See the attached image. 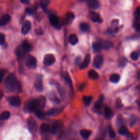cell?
Returning a JSON list of instances; mask_svg holds the SVG:
<instances>
[{"label": "cell", "mask_w": 140, "mask_h": 140, "mask_svg": "<svg viewBox=\"0 0 140 140\" xmlns=\"http://www.w3.org/2000/svg\"><path fill=\"white\" fill-rule=\"evenodd\" d=\"M40 129L42 133H47L50 131V127L47 124H42L40 126Z\"/></svg>", "instance_id": "d4e9b609"}, {"label": "cell", "mask_w": 140, "mask_h": 140, "mask_svg": "<svg viewBox=\"0 0 140 140\" xmlns=\"http://www.w3.org/2000/svg\"><path fill=\"white\" fill-rule=\"evenodd\" d=\"M35 113L37 115V117H38L40 119H43L46 115V114L44 113L42 109H40L36 111V112H35Z\"/></svg>", "instance_id": "4dcf8cb0"}, {"label": "cell", "mask_w": 140, "mask_h": 140, "mask_svg": "<svg viewBox=\"0 0 140 140\" xmlns=\"http://www.w3.org/2000/svg\"><path fill=\"white\" fill-rule=\"evenodd\" d=\"M21 2L25 4H28L29 3H30V1L29 0H20Z\"/></svg>", "instance_id": "f6af8a7d"}, {"label": "cell", "mask_w": 140, "mask_h": 140, "mask_svg": "<svg viewBox=\"0 0 140 140\" xmlns=\"http://www.w3.org/2000/svg\"><path fill=\"white\" fill-rule=\"evenodd\" d=\"M134 17H135L136 20L139 21L140 20V9L139 8H137L133 13Z\"/></svg>", "instance_id": "d590c367"}, {"label": "cell", "mask_w": 140, "mask_h": 140, "mask_svg": "<svg viewBox=\"0 0 140 140\" xmlns=\"http://www.w3.org/2000/svg\"><path fill=\"white\" fill-rule=\"evenodd\" d=\"M8 101L10 105L15 107H18L20 106L21 101L19 96L17 95H12L8 98Z\"/></svg>", "instance_id": "3957f363"}, {"label": "cell", "mask_w": 140, "mask_h": 140, "mask_svg": "<svg viewBox=\"0 0 140 140\" xmlns=\"http://www.w3.org/2000/svg\"><path fill=\"white\" fill-rule=\"evenodd\" d=\"M93 100V98L91 96H84L83 97V101L84 104L85 106H87L90 104L92 101Z\"/></svg>", "instance_id": "f1b7e54d"}, {"label": "cell", "mask_w": 140, "mask_h": 140, "mask_svg": "<svg viewBox=\"0 0 140 140\" xmlns=\"http://www.w3.org/2000/svg\"><path fill=\"white\" fill-rule=\"evenodd\" d=\"M46 99L43 96H41L37 99H33L27 102L25 106V110L28 112H36V111L42 109L45 105Z\"/></svg>", "instance_id": "7a4b0ae2"}, {"label": "cell", "mask_w": 140, "mask_h": 140, "mask_svg": "<svg viewBox=\"0 0 140 140\" xmlns=\"http://www.w3.org/2000/svg\"><path fill=\"white\" fill-rule=\"evenodd\" d=\"M5 43V36L3 33H0V45H3Z\"/></svg>", "instance_id": "f35d334b"}, {"label": "cell", "mask_w": 140, "mask_h": 140, "mask_svg": "<svg viewBox=\"0 0 140 140\" xmlns=\"http://www.w3.org/2000/svg\"><path fill=\"white\" fill-rule=\"evenodd\" d=\"M10 113L9 111H4L0 115V120H5L8 119L10 117Z\"/></svg>", "instance_id": "f546056e"}, {"label": "cell", "mask_w": 140, "mask_h": 140, "mask_svg": "<svg viewBox=\"0 0 140 140\" xmlns=\"http://www.w3.org/2000/svg\"><path fill=\"white\" fill-rule=\"evenodd\" d=\"M35 87L36 90L38 92H42L43 90V86L41 76H38L35 82Z\"/></svg>", "instance_id": "9c48e42d"}, {"label": "cell", "mask_w": 140, "mask_h": 140, "mask_svg": "<svg viewBox=\"0 0 140 140\" xmlns=\"http://www.w3.org/2000/svg\"><path fill=\"white\" fill-rule=\"evenodd\" d=\"M36 10V8H27L26 11L28 13V14H32L33 13H34V12H35Z\"/></svg>", "instance_id": "b9f144b4"}, {"label": "cell", "mask_w": 140, "mask_h": 140, "mask_svg": "<svg viewBox=\"0 0 140 140\" xmlns=\"http://www.w3.org/2000/svg\"><path fill=\"white\" fill-rule=\"evenodd\" d=\"M81 58L80 57L76 58L75 60V64L76 65H79L81 64Z\"/></svg>", "instance_id": "ee69618b"}, {"label": "cell", "mask_w": 140, "mask_h": 140, "mask_svg": "<svg viewBox=\"0 0 140 140\" xmlns=\"http://www.w3.org/2000/svg\"><path fill=\"white\" fill-rule=\"evenodd\" d=\"M89 7L94 9H97L100 7V3L98 0H90L88 3Z\"/></svg>", "instance_id": "e0dca14e"}, {"label": "cell", "mask_w": 140, "mask_h": 140, "mask_svg": "<svg viewBox=\"0 0 140 140\" xmlns=\"http://www.w3.org/2000/svg\"><path fill=\"white\" fill-rule=\"evenodd\" d=\"M109 136L111 138H114L116 136V133L115 132L112 130H111L109 131Z\"/></svg>", "instance_id": "60d3db41"}, {"label": "cell", "mask_w": 140, "mask_h": 140, "mask_svg": "<svg viewBox=\"0 0 140 140\" xmlns=\"http://www.w3.org/2000/svg\"><path fill=\"white\" fill-rule=\"evenodd\" d=\"M31 29V24L30 21L26 20L23 23L21 28V32L23 35H26L29 33Z\"/></svg>", "instance_id": "ba28073f"}, {"label": "cell", "mask_w": 140, "mask_h": 140, "mask_svg": "<svg viewBox=\"0 0 140 140\" xmlns=\"http://www.w3.org/2000/svg\"><path fill=\"white\" fill-rule=\"evenodd\" d=\"M15 54L19 58L23 57V56L26 54V53L24 52V50H23V48L21 47V46L20 47H18V48H16V49L15 50Z\"/></svg>", "instance_id": "7402d4cb"}, {"label": "cell", "mask_w": 140, "mask_h": 140, "mask_svg": "<svg viewBox=\"0 0 140 140\" xmlns=\"http://www.w3.org/2000/svg\"><path fill=\"white\" fill-rule=\"evenodd\" d=\"M120 76L117 74L112 75L110 77V81L112 83H118L119 81Z\"/></svg>", "instance_id": "83f0119b"}, {"label": "cell", "mask_w": 140, "mask_h": 140, "mask_svg": "<svg viewBox=\"0 0 140 140\" xmlns=\"http://www.w3.org/2000/svg\"><path fill=\"white\" fill-rule=\"evenodd\" d=\"M68 41L71 45L75 46L78 42V39L75 34H71L69 37Z\"/></svg>", "instance_id": "d6986e66"}, {"label": "cell", "mask_w": 140, "mask_h": 140, "mask_svg": "<svg viewBox=\"0 0 140 140\" xmlns=\"http://www.w3.org/2000/svg\"><path fill=\"white\" fill-rule=\"evenodd\" d=\"M81 136L84 139H87L92 135V131L87 129H83L80 131Z\"/></svg>", "instance_id": "ffe728a7"}, {"label": "cell", "mask_w": 140, "mask_h": 140, "mask_svg": "<svg viewBox=\"0 0 140 140\" xmlns=\"http://www.w3.org/2000/svg\"><path fill=\"white\" fill-rule=\"evenodd\" d=\"M138 76L139 77H140V71H139V72H138Z\"/></svg>", "instance_id": "7dc6e473"}, {"label": "cell", "mask_w": 140, "mask_h": 140, "mask_svg": "<svg viewBox=\"0 0 140 140\" xmlns=\"http://www.w3.org/2000/svg\"><path fill=\"white\" fill-rule=\"evenodd\" d=\"M93 49L95 52H99L102 49V46L100 42H95L93 44Z\"/></svg>", "instance_id": "4316f807"}, {"label": "cell", "mask_w": 140, "mask_h": 140, "mask_svg": "<svg viewBox=\"0 0 140 140\" xmlns=\"http://www.w3.org/2000/svg\"><path fill=\"white\" fill-rule=\"evenodd\" d=\"M27 125L30 131L32 132L35 133L37 131L38 125L36 121L32 117L29 118L27 120Z\"/></svg>", "instance_id": "5b68a950"}, {"label": "cell", "mask_w": 140, "mask_h": 140, "mask_svg": "<svg viewBox=\"0 0 140 140\" xmlns=\"http://www.w3.org/2000/svg\"><path fill=\"white\" fill-rule=\"evenodd\" d=\"M99 42L101 44V45L102 49H104L106 50L109 49L112 46V43L109 41L101 40L99 41Z\"/></svg>", "instance_id": "9a60e30c"}, {"label": "cell", "mask_w": 140, "mask_h": 140, "mask_svg": "<svg viewBox=\"0 0 140 140\" xmlns=\"http://www.w3.org/2000/svg\"><path fill=\"white\" fill-rule=\"evenodd\" d=\"M50 23L54 26H57L59 24V19L57 15H52L49 18Z\"/></svg>", "instance_id": "ac0fdd59"}, {"label": "cell", "mask_w": 140, "mask_h": 140, "mask_svg": "<svg viewBox=\"0 0 140 140\" xmlns=\"http://www.w3.org/2000/svg\"><path fill=\"white\" fill-rule=\"evenodd\" d=\"M50 99H51L52 101H53V102H60V101L59 100V99L57 98V97H56V96H55V95H54V96H51V97H50Z\"/></svg>", "instance_id": "7bdbcfd3"}, {"label": "cell", "mask_w": 140, "mask_h": 140, "mask_svg": "<svg viewBox=\"0 0 140 140\" xmlns=\"http://www.w3.org/2000/svg\"><path fill=\"white\" fill-rule=\"evenodd\" d=\"M80 28L82 31L86 32L89 30V25L86 23H82L80 24Z\"/></svg>", "instance_id": "836d02e7"}, {"label": "cell", "mask_w": 140, "mask_h": 140, "mask_svg": "<svg viewBox=\"0 0 140 140\" xmlns=\"http://www.w3.org/2000/svg\"><path fill=\"white\" fill-rule=\"evenodd\" d=\"M119 133L120 134V135H126V134L128 132V130L127 129V128L124 126H121L120 129L118 131Z\"/></svg>", "instance_id": "e575fe53"}, {"label": "cell", "mask_w": 140, "mask_h": 140, "mask_svg": "<svg viewBox=\"0 0 140 140\" xmlns=\"http://www.w3.org/2000/svg\"><path fill=\"white\" fill-rule=\"evenodd\" d=\"M50 3V0H40V4L42 9L44 10H47Z\"/></svg>", "instance_id": "484cf974"}, {"label": "cell", "mask_w": 140, "mask_h": 140, "mask_svg": "<svg viewBox=\"0 0 140 140\" xmlns=\"http://www.w3.org/2000/svg\"><path fill=\"white\" fill-rule=\"evenodd\" d=\"M11 20L10 16L8 14H4L0 18V26H3L7 25Z\"/></svg>", "instance_id": "7c38bea8"}, {"label": "cell", "mask_w": 140, "mask_h": 140, "mask_svg": "<svg viewBox=\"0 0 140 140\" xmlns=\"http://www.w3.org/2000/svg\"><path fill=\"white\" fill-rule=\"evenodd\" d=\"M133 27L135 28V29L137 32H140V22H138V21H135V23H133Z\"/></svg>", "instance_id": "74e56055"}, {"label": "cell", "mask_w": 140, "mask_h": 140, "mask_svg": "<svg viewBox=\"0 0 140 140\" xmlns=\"http://www.w3.org/2000/svg\"><path fill=\"white\" fill-rule=\"evenodd\" d=\"M130 58L132 60L136 61L139 58V54H138V53L137 52H133L132 53H131V54L130 55Z\"/></svg>", "instance_id": "8d00e7d4"}, {"label": "cell", "mask_w": 140, "mask_h": 140, "mask_svg": "<svg viewBox=\"0 0 140 140\" xmlns=\"http://www.w3.org/2000/svg\"><path fill=\"white\" fill-rule=\"evenodd\" d=\"M21 47L23 48V50H24V52L26 53H29L31 50L32 46L30 43V42H29L27 41H24L23 42V43H22Z\"/></svg>", "instance_id": "2e32d148"}, {"label": "cell", "mask_w": 140, "mask_h": 140, "mask_svg": "<svg viewBox=\"0 0 140 140\" xmlns=\"http://www.w3.org/2000/svg\"><path fill=\"white\" fill-rule=\"evenodd\" d=\"M88 76L92 80H96L99 77V74H98V72L96 71H95V70H90L88 72Z\"/></svg>", "instance_id": "cb8c5ba5"}, {"label": "cell", "mask_w": 140, "mask_h": 140, "mask_svg": "<svg viewBox=\"0 0 140 140\" xmlns=\"http://www.w3.org/2000/svg\"><path fill=\"white\" fill-rule=\"evenodd\" d=\"M60 129V125L59 123H55L54 124L52 127V130H51V132L53 134H56L58 131H59V130Z\"/></svg>", "instance_id": "d6a6232c"}, {"label": "cell", "mask_w": 140, "mask_h": 140, "mask_svg": "<svg viewBox=\"0 0 140 140\" xmlns=\"http://www.w3.org/2000/svg\"><path fill=\"white\" fill-rule=\"evenodd\" d=\"M26 65L29 69H35L37 66L36 58L31 55H29L26 59Z\"/></svg>", "instance_id": "277c9868"}, {"label": "cell", "mask_w": 140, "mask_h": 140, "mask_svg": "<svg viewBox=\"0 0 140 140\" xmlns=\"http://www.w3.org/2000/svg\"><path fill=\"white\" fill-rule=\"evenodd\" d=\"M4 87L9 92L14 93L21 92L20 84L14 74H11L8 76L4 82Z\"/></svg>", "instance_id": "6da1fadb"}, {"label": "cell", "mask_w": 140, "mask_h": 140, "mask_svg": "<svg viewBox=\"0 0 140 140\" xmlns=\"http://www.w3.org/2000/svg\"><path fill=\"white\" fill-rule=\"evenodd\" d=\"M90 60H91L90 55L89 54L87 55L84 60L83 62L82 63H81L80 65V69L82 70L86 69L88 66L89 63H90Z\"/></svg>", "instance_id": "5bb4252c"}, {"label": "cell", "mask_w": 140, "mask_h": 140, "mask_svg": "<svg viewBox=\"0 0 140 140\" xmlns=\"http://www.w3.org/2000/svg\"><path fill=\"white\" fill-rule=\"evenodd\" d=\"M113 112L109 108H106L105 110V115L106 119H110L113 116Z\"/></svg>", "instance_id": "603a6c76"}, {"label": "cell", "mask_w": 140, "mask_h": 140, "mask_svg": "<svg viewBox=\"0 0 140 140\" xmlns=\"http://www.w3.org/2000/svg\"><path fill=\"white\" fill-rule=\"evenodd\" d=\"M63 107L60 108H53L51 109H49L47 112V114L50 116H56L59 115L63 111Z\"/></svg>", "instance_id": "30bf717a"}, {"label": "cell", "mask_w": 140, "mask_h": 140, "mask_svg": "<svg viewBox=\"0 0 140 140\" xmlns=\"http://www.w3.org/2000/svg\"><path fill=\"white\" fill-rule=\"evenodd\" d=\"M104 63V58L101 55H96L93 61L94 66L96 69H100Z\"/></svg>", "instance_id": "52a82bcc"}, {"label": "cell", "mask_w": 140, "mask_h": 140, "mask_svg": "<svg viewBox=\"0 0 140 140\" xmlns=\"http://www.w3.org/2000/svg\"><path fill=\"white\" fill-rule=\"evenodd\" d=\"M3 96V93L2 91L0 90V99H1Z\"/></svg>", "instance_id": "bcb514c9"}, {"label": "cell", "mask_w": 140, "mask_h": 140, "mask_svg": "<svg viewBox=\"0 0 140 140\" xmlns=\"http://www.w3.org/2000/svg\"><path fill=\"white\" fill-rule=\"evenodd\" d=\"M5 70H0V83H1L3 80V78L5 75Z\"/></svg>", "instance_id": "ab89813d"}, {"label": "cell", "mask_w": 140, "mask_h": 140, "mask_svg": "<svg viewBox=\"0 0 140 140\" xmlns=\"http://www.w3.org/2000/svg\"><path fill=\"white\" fill-rule=\"evenodd\" d=\"M102 101L99 100L98 102L95 104L94 108L96 112H100L102 108Z\"/></svg>", "instance_id": "1f68e13d"}, {"label": "cell", "mask_w": 140, "mask_h": 140, "mask_svg": "<svg viewBox=\"0 0 140 140\" xmlns=\"http://www.w3.org/2000/svg\"><path fill=\"white\" fill-rule=\"evenodd\" d=\"M55 61V58L53 54H46L44 57L43 64L45 66H49L52 65Z\"/></svg>", "instance_id": "8992f818"}, {"label": "cell", "mask_w": 140, "mask_h": 140, "mask_svg": "<svg viewBox=\"0 0 140 140\" xmlns=\"http://www.w3.org/2000/svg\"><path fill=\"white\" fill-rule=\"evenodd\" d=\"M90 18H91V20L93 21V22H95V23H101L102 22V19L101 18L100 15L96 13V12H90Z\"/></svg>", "instance_id": "8fae6325"}, {"label": "cell", "mask_w": 140, "mask_h": 140, "mask_svg": "<svg viewBox=\"0 0 140 140\" xmlns=\"http://www.w3.org/2000/svg\"><path fill=\"white\" fill-rule=\"evenodd\" d=\"M62 76H63L64 79L65 80V81H66V82L68 83V84L70 87V88L71 89H72V83L71 78H70L68 73L66 72H63V74H62Z\"/></svg>", "instance_id": "44dd1931"}, {"label": "cell", "mask_w": 140, "mask_h": 140, "mask_svg": "<svg viewBox=\"0 0 140 140\" xmlns=\"http://www.w3.org/2000/svg\"><path fill=\"white\" fill-rule=\"evenodd\" d=\"M75 18V15L72 12H69L66 14L64 19L65 23L66 24L70 25L72 23V21L74 20Z\"/></svg>", "instance_id": "4fadbf2b"}]
</instances>
